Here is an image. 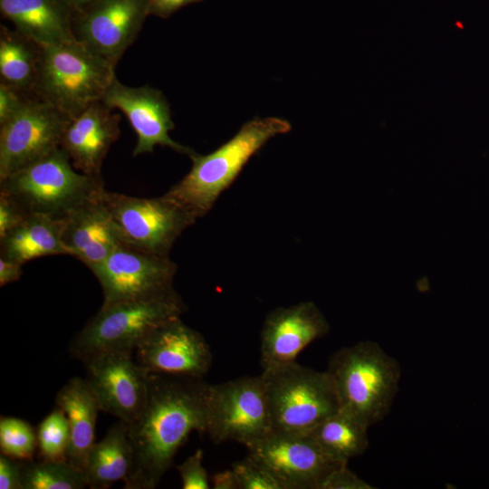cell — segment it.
I'll list each match as a JSON object with an SVG mask.
<instances>
[{
    "label": "cell",
    "instance_id": "obj_1",
    "mask_svg": "<svg viewBox=\"0 0 489 489\" xmlns=\"http://www.w3.org/2000/svg\"><path fill=\"white\" fill-rule=\"evenodd\" d=\"M207 388L201 379L149 373L146 404L127 424L132 464L124 488H155L189 434L205 433Z\"/></svg>",
    "mask_w": 489,
    "mask_h": 489
},
{
    "label": "cell",
    "instance_id": "obj_2",
    "mask_svg": "<svg viewBox=\"0 0 489 489\" xmlns=\"http://www.w3.org/2000/svg\"><path fill=\"white\" fill-rule=\"evenodd\" d=\"M290 122L276 117L244 123L227 142L207 155H189V172L165 195L197 218L206 215L248 160L273 137L289 132Z\"/></svg>",
    "mask_w": 489,
    "mask_h": 489
},
{
    "label": "cell",
    "instance_id": "obj_3",
    "mask_svg": "<svg viewBox=\"0 0 489 489\" xmlns=\"http://www.w3.org/2000/svg\"><path fill=\"white\" fill-rule=\"evenodd\" d=\"M326 371L340 408L369 427L388 414L398 392L401 368L378 343L364 340L340 349L331 357Z\"/></svg>",
    "mask_w": 489,
    "mask_h": 489
},
{
    "label": "cell",
    "instance_id": "obj_4",
    "mask_svg": "<svg viewBox=\"0 0 489 489\" xmlns=\"http://www.w3.org/2000/svg\"><path fill=\"white\" fill-rule=\"evenodd\" d=\"M60 147L47 156L0 179V195L26 214L63 219L105 189L101 176L75 170Z\"/></svg>",
    "mask_w": 489,
    "mask_h": 489
},
{
    "label": "cell",
    "instance_id": "obj_5",
    "mask_svg": "<svg viewBox=\"0 0 489 489\" xmlns=\"http://www.w3.org/2000/svg\"><path fill=\"white\" fill-rule=\"evenodd\" d=\"M115 66L76 40L42 46L33 94L72 118L101 101Z\"/></svg>",
    "mask_w": 489,
    "mask_h": 489
},
{
    "label": "cell",
    "instance_id": "obj_6",
    "mask_svg": "<svg viewBox=\"0 0 489 489\" xmlns=\"http://www.w3.org/2000/svg\"><path fill=\"white\" fill-rule=\"evenodd\" d=\"M186 306L174 290L139 300L102 304L72 340V356L83 361L109 350H134L152 331L180 317Z\"/></svg>",
    "mask_w": 489,
    "mask_h": 489
},
{
    "label": "cell",
    "instance_id": "obj_7",
    "mask_svg": "<svg viewBox=\"0 0 489 489\" xmlns=\"http://www.w3.org/2000/svg\"><path fill=\"white\" fill-rule=\"evenodd\" d=\"M272 431L308 433L340 408L334 383L325 371L296 361L263 369Z\"/></svg>",
    "mask_w": 489,
    "mask_h": 489
},
{
    "label": "cell",
    "instance_id": "obj_8",
    "mask_svg": "<svg viewBox=\"0 0 489 489\" xmlns=\"http://www.w3.org/2000/svg\"><path fill=\"white\" fill-rule=\"evenodd\" d=\"M101 200L122 245L156 255L169 256L176 240L197 220L165 194L148 198L104 189Z\"/></svg>",
    "mask_w": 489,
    "mask_h": 489
},
{
    "label": "cell",
    "instance_id": "obj_9",
    "mask_svg": "<svg viewBox=\"0 0 489 489\" xmlns=\"http://www.w3.org/2000/svg\"><path fill=\"white\" fill-rule=\"evenodd\" d=\"M271 432L269 403L262 375L208 384L205 433L215 444L235 441L248 447Z\"/></svg>",
    "mask_w": 489,
    "mask_h": 489
},
{
    "label": "cell",
    "instance_id": "obj_10",
    "mask_svg": "<svg viewBox=\"0 0 489 489\" xmlns=\"http://www.w3.org/2000/svg\"><path fill=\"white\" fill-rule=\"evenodd\" d=\"M69 119L49 102L30 95L0 125V179L60 148Z\"/></svg>",
    "mask_w": 489,
    "mask_h": 489
},
{
    "label": "cell",
    "instance_id": "obj_11",
    "mask_svg": "<svg viewBox=\"0 0 489 489\" xmlns=\"http://www.w3.org/2000/svg\"><path fill=\"white\" fill-rule=\"evenodd\" d=\"M248 455L263 464L283 489H321L341 465L319 446L311 434L272 431L249 446Z\"/></svg>",
    "mask_w": 489,
    "mask_h": 489
},
{
    "label": "cell",
    "instance_id": "obj_12",
    "mask_svg": "<svg viewBox=\"0 0 489 489\" xmlns=\"http://www.w3.org/2000/svg\"><path fill=\"white\" fill-rule=\"evenodd\" d=\"M177 265L160 256L128 246L115 249L91 271L103 292V303L146 299L174 291Z\"/></svg>",
    "mask_w": 489,
    "mask_h": 489
},
{
    "label": "cell",
    "instance_id": "obj_13",
    "mask_svg": "<svg viewBox=\"0 0 489 489\" xmlns=\"http://www.w3.org/2000/svg\"><path fill=\"white\" fill-rule=\"evenodd\" d=\"M149 15V0H94L76 10L74 39L117 64Z\"/></svg>",
    "mask_w": 489,
    "mask_h": 489
},
{
    "label": "cell",
    "instance_id": "obj_14",
    "mask_svg": "<svg viewBox=\"0 0 489 489\" xmlns=\"http://www.w3.org/2000/svg\"><path fill=\"white\" fill-rule=\"evenodd\" d=\"M133 350H109L85 359L86 381L101 411L130 424L142 411L149 373L132 358Z\"/></svg>",
    "mask_w": 489,
    "mask_h": 489
},
{
    "label": "cell",
    "instance_id": "obj_15",
    "mask_svg": "<svg viewBox=\"0 0 489 489\" xmlns=\"http://www.w3.org/2000/svg\"><path fill=\"white\" fill-rule=\"evenodd\" d=\"M135 350L137 361L153 374L202 379L212 363L205 338L180 317L152 331Z\"/></svg>",
    "mask_w": 489,
    "mask_h": 489
},
{
    "label": "cell",
    "instance_id": "obj_16",
    "mask_svg": "<svg viewBox=\"0 0 489 489\" xmlns=\"http://www.w3.org/2000/svg\"><path fill=\"white\" fill-rule=\"evenodd\" d=\"M101 101L121 110L128 118L138 137L133 156L152 153L158 145L188 156L194 152L169 137L175 125L169 104L160 91L149 85L127 86L115 78Z\"/></svg>",
    "mask_w": 489,
    "mask_h": 489
},
{
    "label": "cell",
    "instance_id": "obj_17",
    "mask_svg": "<svg viewBox=\"0 0 489 489\" xmlns=\"http://www.w3.org/2000/svg\"><path fill=\"white\" fill-rule=\"evenodd\" d=\"M329 330L326 318L312 302L271 311L261 331L263 369L295 361L302 350Z\"/></svg>",
    "mask_w": 489,
    "mask_h": 489
},
{
    "label": "cell",
    "instance_id": "obj_18",
    "mask_svg": "<svg viewBox=\"0 0 489 489\" xmlns=\"http://www.w3.org/2000/svg\"><path fill=\"white\" fill-rule=\"evenodd\" d=\"M120 116L101 101L69 119L61 148L77 170L101 176L107 153L120 135Z\"/></svg>",
    "mask_w": 489,
    "mask_h": 489
},
{
    "label": "cell",
    "instance_id": "obj_19",
    "mask_svg": "<svg viewBox=\"0 0 489 489\" xmlns=\"http://www.w3.org/2000/svg\"><path fill=\"white\" fill-rule=\"evenodd\" d=\"M62 240L70 255L90 270L122 245L101 194L63 218Z\"/></svg>",
    "mask_w": 489,
    "mask_h": 489
},
{
    "label": "cell",
    "instance_id": "obj_20",
    "mask_svg": "<svg viewBox=\"0 0 489 489\" xmlns=\"http://www.w3.org/2000/svg\"><path fill=\"white\" fill-rule=\"evenodd\" d=\"M71 0H0L3 17L41 46L74 41Z\"/></svg>",
    "mask_w": 489,
    "mask_h": 489
},
{
    "label": "cell",
    "instance_id": "obj_21",
    "mask_svg": "<svg viewBox=\"0 0 489 489\" xmlns=\"http://www.w3.org/2000/svg\"><path fill=\"white\" fill-rule=\"evenodd\" d=\"M55 403L65 413L70 427L67 461L83 472L88 455L95 444L96 421L101 411L100 404L86 379L78 377L62 387Z\"/></svg>",
    "mask_w": 489,
    "mask_h": 489
},
{
    "label": "cell",
    "instance_id": "obj_22",
    "mask_svg": "<svg viewBox=\"0 0 489 489\" xmlns=\"http://www.w3.org/2000/svg\"><path fill=\"white\" fill-rule=\"evenodd\" d=\"M63 219L27 214L0 238V256L21 264L48 255H70L62 240Z\"/></svg>",
    "mask_w": 489,
    "mask_h": 489
},
{
    "label": "cell",
    "instance_id": "obj_23",
    "mask_svg": "<svg viewBox=\"0 0 489 489\" xmlns=\"http://www.w3.org/2000/svg\"><path fill=\"white\" fill-rule=\"evenodd\" d=\"M132 449L128 426L119 421L91 447L83 470L88 487L107 488L125 482L131 469Z\"/></svg>",
    "mask_w": 489,
    "mask_h": 489
},
{
    "label": "cell",
    "instance_id": "obj_24",
    "mask_svg": "<svg viewBox=\"0 0 489 489\" xmlns=\"http://www.w3.org/2000/svg\"><path fill=\"white\" fill-rule=\"evenodd\" d=\"M42 46L5 25L0 26V80L27 94L36 82Z\"/></svg>",
    "mask_w": 489,
    "mask_h": 489
},
{
    "label": "cell",
    "instance_id": "obj_25",
    "mask_svg": "<svg viewBox=\"0 0 489 489\" xmlns=\"http://www.w3.org/2000/svg\"><path fill=\"white\" fill-rule=\"evenodd\" d=\"M369 427L351 413L340 408L309 433L331 458L348 463L369 446Z\"/></svg>",
    "mask_w": 489,
    "mask_h": 489
},
{
    "label": "cell",
    "instance_id": "obj_26",
    "mask_svg": "<svg viewBox=\"0 0 489 489\" xmlns=\"http://www.w3.org/2000/svg\"><path fill=\"white\" fill-rule=\"evenodd\" d=\"M23 489H82L85 475L67 460L23 461Z\"/></svg>",
    "mask_w": 489,
    "mask_h": 489
},
{
    "label": "cell",
    "instance_id": "obj_27",
    "mask_svg": "<svg viewBox=\"0 0 489 489\" xmlns=\"http://www.w3.org/2000/svg\"><path fill=\"white\" fill-rule=\"evenodd\" d=\"M37 448L43 460H67L70 427L65 413L58 407L39 424L36 430Z\"/></svg>",
    "mask_w": 489,
    "mask_h": 489
},
{
    "label": "cell",
    "instance_id": "obj_28",
    "mask_svg": "<svg viewBox=\"0 0 489 489\" xmlns=\"http://www.w3.org/2000/svg\"><path fill=\"white\" fill-rule=\"evenodd\" d=\"M36 448V431L28 422L18 417H1V454L20 461H31Z\"/></svg>",
    "mask_w": 489,
    "mask_h": 489
},
{
    "label": "cell",
    "instance_id": "obj_29",
    "mask_svg": "<svg viewBox=\"0 0 489 489\" xmlns=\"http://www.w3.org/2000/svg\"><path fill=\"white\" fill-rule=\"evenodd\" d=\"M239 489H283L273 475L250 455L233 465Z\"/></svg>",
    "mask_w": 489,
    "mask_h": 489
},
{
    "label": "cell",
    "instance_id": "obj_30",
    "mask_svg": "<svg viewBox=\"0 0 489 489\" xmlns=\"http://www.w3.org/2000/svg\"><path fill=\"white\" fill-rule=\"evenodd\" d=\"M183 489H208L209 481L203 465V451L197 449L184 462L177 465Z\"/></svg>",
    "mask_w": 489,
    "mask_h": 489
},
{
    "label": "cell",
    "instance_id": "obj_31",
    "mask_svg": "<svg viewBox=\"0 0 489 489\" xmlns=\"http://www.w3.org/2000/svg\"><path fill=\"white\" fill-rule=\"evenodd\" d=\"M369 484L359 477L344 464L332 471L323 483L321 489H373Z\"/></svg>",
    "mask_w": 489,
    "mask_h": 489
},
{
    "label": "cell",
    "instance_id": "obj_32",
    "mask_svg": "<svg viewBox=\"0 0 489 489\" xmlns=\"http://www.w3.org/2000/svg\"><path fill=\"white\" fill-rule=\"evenodd\" d=\"M30 95L0 82V125L15 114Z\"/></svg>",
    "mask_w": 489,
    "mask_h": 489
},
{
    "label": "cell",
    "instance_id": "obj_33",
    "mask_svg": "<svg viewBox=\"0 0 489 489\" xmlns=\"http://www.w3.org/2000/svg\"><path fill=\"white\" fill-rule=\"evenodd\" d=\"M23 461L1 454L0 456V488L23 489Z\"/></svg>",
    "mask_w": 489,
    "mask_h": 489
},
{
    "label": "cell",
    "instance_id": "obj_34",
    "mask_svg": "<svg viewBox=\"0 0 489 489\" xmlns=\"http://www.w3.org/2000/svg\"><path fill=\"white\" fill-rule=\"evenodd\" d=\"M26 215L12 199L0 195V238L14 228Z\"/></svg>",
    "mask_w": 489,
    "mask_h": 489
},
{
    "label": "cell",
    "instance_id": "obj_35",
    "mask_svg": "<svg viewBox=\"0 0 489 489\" xmlns=\"http://www.w3.org/2000/svg\"><path fill=\"white\" fill-rule=\"evenodd\" d=\"M203 0H149V15L168 18L178 9Z\"/></svg>",
    "mask_w": 489,
    "mask_h": 489
},
{
    "label": "cell",
    "instance_id": "obj_36",
    "mask_svg": "<svg viewBox=\"0 0 489 489\" xmlns=\"http://www.w3.org/2000/svg\"><path fill=\"white\" fill-rule=\"evenodd\" d=\"M22 265L14 260L0 256V286L18 281L23 273Z\"/></svg>",
    "mask_w": 489,
    "mask_h": 489
},
{
    "label": "cell",
    "instance_id": "obj_37",
    "mask_svg": "<svg viewBox=\"0 0 489 489\" xmlns=\"http://www.w3.org/2000/svg\"><path fill=\"white\" fill-rule=\"evenodd\" d=\"M211 480L215 489H239L237 479L232 469L216 473Z\"/></svg>",
    "mask_w": 489,
    "mask_h": 489
},
{
    "label": "cell",
    "instance_id": "obj_38",
    "mask_svg": "<svg viewBox=\"0 0 489 489\" xmlns=\"http://www.w3.org/2000/svg\"><path fill=\"white\" fill-rule=\"evenodd\" d=\"M75 10H79L94 0H71Z\"/></svg>",
    "mask_w": 489,
    "mask_h": 489
}]
</instances>
